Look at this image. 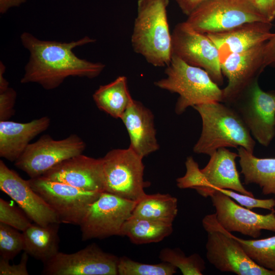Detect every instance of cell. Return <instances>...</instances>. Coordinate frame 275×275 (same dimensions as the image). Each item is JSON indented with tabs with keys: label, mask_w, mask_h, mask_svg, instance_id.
<instances>
[{
	"label": "cell",
	"mask_w": 275,
	"mask_h": 275,
	"mask_svg": "<svg viewBox=\"0 0 275 275\" xmlns=\"http://www.w3.org/2000/svg\"><path fill=\"white\" fill-rule=\"evenodd\" d=\"M41 176L86 191L105 190L102 158L79 154L61 162Z\"/></svg>",
	"instance_id": "e0dca14e"
},
{
	"label": "cell",
	"mask_w": 275,
	"mask_h": 275,
	"mask_svg": "<svg viewBox=\"0 0 275 275\" xmlns=\"http://www.w3.org/2000/svg\"><path fill=\"white\" fill-rule=\"evenodd\" d=\"M202 223L207 233L206 258L217 270L237 275H275L249 257L232 234L219 225L214 213L205 216Z\"/></svg>",
	"instance_id": "5b68a950"
},
{
	"label": "cell",
	"mask_w": 275,
	"mask_h": 275,
	"mask_svg": "<svg viewBox=\"0 0 275 275\" xmlns=\"http://www.w3.org/2000/svg\"><path fill=\"white\" fill-rule=\"evenodd\" d=\"M159 258L179 269L183 275H202L205 269V262L199 254L187 256L179 248H164L160 251Z\"/></svg>",
	"instance_id": "83f0119b"
},
{
	"label": "cell",
	"mask_w": 275,
	"mask_h": 275,
	"mask_svg": "<svg viewBox=\"0 0 275 275\" xmlns=\"http://www.w3.org/2000/svg\"><path fill=\"white\" fill-rule=\"evenodd\" d=\"M177 269L168 262L146 264L122 256L119 259L118 275H172L176 272Z\"/></svg>",
	"instance_id": "f1b7e54d"
},
{
	"label": "cell",
	"mask_w": 275,
	"mask_h": 275,
	"mask_svg": "<svg viewBox=\"0 0 275 275\" xmlns=\"http://www.w3.org/2000/svg\"><path fill=\"white\" fill-rule=\"evenodd\" d=\"M173 224L131 215L124 223L120 236H126L133 244L158 242L170 236Z\"/></svg>",
	"instance_id": "d4e9b609"
},
{
	"label": "cell",
	"mask_w": 275,
	"mask_h": 275,
	"mask_svg": "<svg viewBox=\"0 0 275 275\" xmlns=\"http://www.w3.org/2000/svg\"><path fill=\"white\" fill-rule=\"evenodd\" d=\"M119 257L93 243L73 253L58 252L44 263L46 275H118Z\"/></svg>",
	"instance_id": "4fadbf2b"
},
{
	"label": "cell",
	"mask_w": 275,
	"mask_h": 275,
	"mask_svg": "<svg viewBox=\"0 0 275 275\" xmlns=\"http://www.w3.org/2000/svg\"><path fill=\"white\" fill-rule=\"evenodd\" d=\"M273 212L275 213V210H272Z\"/></svg>",
	"instance_id": "ab89813d"
},
{
	"label": "cell",
	"mask_w": 275,
	"mask_h": 275,
	"mask_svg": "<svg viewBox=\"0 0 275 275\" xmlns=\"http://www.w3.org/2000/svg\"><path fill=\"white\" fill-rule=\"evenodd\" d=\"M172 55L187 64L205 70L218 85L223 84L218 50L206 34L198 32L184 21L172 33Z\"/></svg>",
	"instance_id": "7c38bea8"
},
{
	"label": "cell",
	"mask_w": 275,
	"mask_h": 275,
	"mask_svg": "<svg viewBox=\"0 0 275 275\" xmlns=\"http://www.w3.org/2000/svg\"><path fill=\"white\" fill-rule=\"evenodd\" d=\"M120 119L130 138L129 147L137 154L143 158L158 150L154 115L149 108L133 99Z\"/></svg>",
	"instance_id": "ffe728a7"
},
{
	"label": "cell",
	"mask_w": 275,
	"mask_h": 275,
	"mask_svg": "<svg viewBox=\"0 0 275 275\" xmlns=\"http://www.w3.org/2000/svg\"><path fill=\"white\" fill-rule=\"evenodd\" d=\"M205 1V0H176L182 12L187 16Z\"/></svg>",
	"instance_id": "8d00e7d4"
},
{
	"label": "cell",
	"mask_w": 275,
	"mask_h": 275,
	"mask_svg": "<svg viewBox=\"0 0 275 275\" xmlns=\"http://www.w3.org/2000/svg\"><path fill=\"white\" fill-rule=\"evenodd\" d=\"M102 159L104 191L136 202L146 194L150 183L144 180L143 158L130 148L112 149Z\"/></svg>",
	"instance_id": "52a82bcc"
},
{
	"label": "cell",
	"mask_w": 275,
	"mask_h": 275,
	"mask_svg": "<svg viewBox=\"0 0 275 275\" xmlns=\"http://www.w3.org/2000/svg\"><path fill=\"white\" fill-rule=\"evenodd\" d=\"M226 104L237 112L254 139L269 146L275 136V91H264L256 79Z\"/></svg>",
	"instance_id": "ba28073f"
},
{
	"label": "cell",
	"mask_w": 275,
	"mask_h": 275,
	"mask_svg": "<svg viewBox=\"0 0 275 275\" xmlns=\"http://www.w3.org/2000/svg\"><path fill=\"white\" fill-rule=\"evenodd\" d=\"M6 70V67L3 63L0 64V93L7 90L9 87V82L4 77V73Z\"/></svg>",
	"instance_id": "f35d334b"
},
{
	"label": "cell",
	"mask_w": 275,
	"mask_h": 275,
	"mask_svg": "<svg viewBox=\"0 0 275 275\" xmlns=\"http://www.w3.org/2000/svg\"><path fill=\"white\" fill-rule=\"evenodd\" d=\"M29 255L25 251L17 264H10L9 261L0 258V275H28L27 263Z\"/></svg>",
	"instance_id": "836d02e7"
},
{
	"label": "cell",
	"mask_w": 275,
	"mask_h": 275,
	"mask_svg": "<svg viewBox=\"0 0 275 275\" xmlns=\"http://www.w3.org/2000/svg\"><path fill=\"white\" fill-rule=\"evenodd\" d=\"M185 175L176 179L177 186L181 189L193 188L201 187L203 182V174L198 163L192 156L187 157L185 162Z\"/></svg>",
	"instance_id": "1f68e13d"
},
{
	"label": "cell",
	"mask_w": 275,
	"mask_h": 275,
	"mask_svg": "<svg viewBox=\"0 0 275 275\" xmlns=\"http://www.w3.org/2000/svg\"><path fill=\"white\" fill-rule=\"evenodd\" d=\"M31 221L22 210L0 198V223L23 232L32 224Z\"/></svg>",
	"instance_id": "4dcf8cb0"
},
{
	"label": "cell",
	"mask_w": 275,
	"mask_h": 275,
	"mask_svg": "<svg viewBox=\"0 0 275 275\" xmlns=\"http://www.w3.org/2000/svg\"><path fill=\"white\" fill-rule=\"evenodd\" d=\"M136 203L101 192L89 206L80 223L82 240L120 236L124 223L132 215Z\"/></svg>",
	"instance_id": "9c48e42d"
},
{
	"label": "cell",
	"mask_w": 275,
	"mask_h": 275,
	"mask_svg": "<svg viewBox=\"0 0 275 275\" xmlns=\"http://www.w3.org/2000/svg\"><path fill=\"white\" fill-rule=\"evenodd\" d=\"M26 0H0V12H6L10 8L20 6Z\"/></svg>",
	"instance_id": "74e56055"
},
{
	"label": "cell",
	"mask_w": 275,
	"mask_h": 275,
	"mask_svg": "<svg viewBox=\"0 0 275 275\" xmlns=\"http://www.w3.org/2000/svg\"><path fill=\"white\" fill-rule=\"evenodd\" d=\"M209 197L217 222L227 231L238 232L254 239L261 235L262 230L275 232L273 211L266 215L257 213L217 190H213Z\"/></svg>",
	"instance_id": "5bb4252c"
},
{
	"label": "cell",
	"mask_w": 275,
	"mask_h": 275,
	"mask_svg": "<svg viewBox=\"0 0 275 275\" xmlns=\"http://www.w3.org/2000/svg\"><path fill=\"white\" fill-rule=\"evenodd\" d=\"M86 147L85 142L76 134H71L60 140L44 134L28 145L14 165L30 178H35L42 176L61 162L82 154Z\"/></svg>",
	"instance_id": "30bf717a"
},
{
	"label": "cell",
	"mask_w": 275,
	"mask_h": 275,
	"mask_svg": "<svg viewBox=\"0 0 275 275\" xmlns=\"http://www.w3.org/2000/svg\"><path fill=\"white\" fill-rule=\"evenodd\" d=\"M265 43L243 52L232 53L221 62L223 75L228 79L223 89V102L228 104L235 99L258 79L265 68Z\"/></svg>",
	"instance_id": "2e32d148"
},
{
	"label": "cell",
	"mask_w": 275,
	"mask_h": 275,
	"mask_svg": "<svg viewBox=\"0 0 275 275\" xmlns=\"http://www.w3.org/2000/svg\"><path fill=\"white\" fill-rule=\"evenodd\" d=\"M202 123L200 136L193 151L209 156L221 148L242 147L254 153L256 142L240 116L230 105L211 102L193 107Z\"/></svg>",
	"instance_id": "7a4b0ae2"
},
{
	"label": "cell",
	"mask_w": 275,
	"mask_h": 275,
	"mask_svg": "<svg viewBox=\"0 0 275 275\" xmlns=\"http://www.w3.org/2000/svg\"><path fill=\"white\" fill-rule=\"evenodd\" d=\"M169 0H138L131 43L134 52L150 64L167 67L172 57L167 17Z\"/></svg>",
	"instance_id": "3957f363"
},
{
	"label": "cell",
	"mask_w": 275,
	"mask_h": 275,
	"mask_svg": "<svg viewBox=\"0 0 275 275\" xmlns=\"http://www.w3.org/2000/svg\"><path fill=\"white\" fill-rule=\"evenodd\" d=\"M164 73L166 77L155 81L154 85L179 95L175 108L177 114L183 113L190 106L211 102H223V89L204 69L190 65L172 55Z\"/></svg>",
	"instance_id": "277c9868"
},
{
	"label": "cell",
	"mask_w": 275,
	"mask_h": 275,
	"mask_svg": "<svg viewBox=\"0 0 275 275\" xmlns=\"http://www.w3.org/2000/svg\"><path fill=\"white\" fill-rule=\"evenodd\" d=\"M238 154L244 183L257 184L264 195L275 196V158L256 157L242 147Z\"/></svg>",
	"instance_id": "7402d4cb"
},
{
	"label": "cell",
	"mask_w": 275,
	"mask_h": 275,
	"mask_svg": "<svg viewBox=\"0 0 275 275\" xmlns=\"http://www.w3.org/2000/svg\"><path fill=\"white\" fill-rule=\"evenodd\" d=\"M50 124L47 116L26 123L0 121V156L15 162L24 152L30 142L46 130Z\"/></svg>",
	"instance_id": "44dd1931"
},
{
	"label": "cell",
	"mask_w": 275,
	"mask_h": 275,
	"mask_svg": "<svg viewBox=\"0 0 275 275\" xmlns=\"http://www.w3.org/2000/svg\"><path fill=\"white\" fill-rule=\"evenodd\" d=\"M232 236L254 262L275 272V235L259 239H243Z\"/></svg>",
	"instance_id": "4316f807"
},
{
	"label": "cell",
	"mask_w": 275,
	"mask_h": 275,
	"mask_svg": "<svg viewBox=\"0 0 275 275\" xmlns=\"http://www.w3.org/2000/svg\"><path fill=\"white\" fill-rule=\"evenodd\" d=\"M98 108L114 118H121L133 99L127 87V79L119 76L111 82L100 86L93 94Z\"/></svg>",
	"instance_id": "cb8c5ba5"
},
{
	"label": "cell",
	"mask_w": 275,
	"mask_h": 275,
	"mask_svg": "<svg viewBox=\"0 0 275 275\" xmlns=\"http://www.w3.org/2000/svg\"><path fill=\"white\" fill-rule=\"evenodd\" d=\"M253 3L264 19L271 23L275 18V0H253Z\"/></svg>",
	"instance_id": "e575fe53"
},
{
	"label": "cell",
	"mask_w": 275,
	"mask_h": 275,
	"mask_svg": "<svg viewBox=\"0 0 275 275\" xmlns=\"http://www.w3.org/2000/svg\"><path fill=\"white\" fill-rule=\"evenodd\" d=\"M60 224H32L22 232L25 243L24 251L43 263L52 258L59 252Z\"/></svg>",
	"instance_id": "603a6c76"
},
{
	"label": "cell",
	"mask_w": 275,
	"mask_h": 275,
	"mask_svg": "<svg viewBox=\"0 0 275 275\" xmlns=\"http://www.w3.org/2000/svg\"><path fill=\"white\" fill-rule=\"evenodd\" d=\"M271 23L254 21L207 36L217 47L221 62L232 53L243 52L268 41L274 34Z\"/></svg>",
	"instance_id": "d6986e66"
},
{
	"label": "cell",
	"mask_w": 275,
	"mask_h": 275,
	"mask_svg": "<svg viewBox=\"0 0 275 275\" xmlns=\"http://www.w3.org/2000/svg\"><path fill=\"white\" fill-rule=\"evenodd\" d=\"M28 181L33 189L55 211L61 223L79 226L89 206L101 193L82 190L42 176Z\"/></svg>",
	"instance_id": "8fae6325"
},
{
	"label": "cell",
	"mask_w": 275,
	"mask_h": 275,
	"mask_svg": "<svg viewBox=\"0 0 275 275\" xmlns=\"http://www.w3.org/2000/svg\"><path fill=\"white\" fill-rule=\"evenodd\" d=\"M254 21L267 22L253 0H205L185 21L194 30L205 34L227 31Z\"/></svg>",
	"instance_id": "8992f818"
},
{
	"label": "cell",
	"mask_w": 275,
	"mask_h": 275,
	"mask_svg": "<svg viewBox=\"0 0 275 275\" xmlns=\"http://www.w3.org/2000/svg\"><path fill=\"white\" fill-rule=\"evenodd\" d=\"M6 224L0 223L1 258L13 260L25 247L23 233Z\"/></svg>",
	"instance_id": "f546056e"
},
{
	"label": "cell",
	"mask_w": 275,
	"mask_h": 275,
	"mask_svg": "<svg viewBox=\"0 0 275 275\" xmlns=\"http://www.w3.org/2000/svg\"><path fill=\"white\" fill-rule=\"evenodd\" d=\"M20 38L30 53L21 84L36 82L46 90H52L69 76L95 78L105 67L102 63L80 59L73 52L77 46L96 41L88 36L69 43L40 40L27 32Z\"/></svg>",
	"instance_id": "6da1fadb"
},
{
	"label": "cell",
	"mask_w": 275,
	"mask_h": 275,
	"mask_svg": "<svg viewBox=\"0 0 275 275\" xmlns=\"http://www.w3.org/2000/svg\"><path fill=\"white\" fill-rule=\"evenodd\" d=\"M264 65L275 67V33L265 42L264 48Z\"/></svg>",
	"instance_id": "d590c367"
},
{
	"label": "cell",
	"mask_w": 275,
	"mask_h": 275,
	"mask_svg": "<svg viewBox=\"0 0 275 275\" xmlns=\"http://www.w3.org/2000/svg\"><path fill=\"white\" fill-rule=\"evenodd\" d=\"M237 157L238 153L227 148L217 149L210 156L207 165L201 169L203 183L201 187L195 189L197 192L202 197H208L214 190L227 189L254 197L240 181L235 161Z\"/></svg>",
	"instance_id": "ac0fdd59"
},
{
	"label": "cell",
	"mask_w": 275,
	"mask_h": 275,
	"mask_svg": "<svg viewBox=\"0 0 275 275\" xmlns=\"http://www.w3.org/2000/svg\"><path fill=\"white\" fill-rule=\"evenodd\" d=\"M178 213L177 199L166 194H146L136 203L133 216L172 224Z\"/></svg>",
	"instance_id": "484cf974"
},
{
	"label": "cell",
	"mask_w": 275,
	"mask_h": 275,
	"mask_svg": "<svg viewBox=\"0 0 275 275\" xmlns=\"http://www.w3.org/2000/svg\"><path fill=\"white\" fill-rule=\"evenodd\" d=\"M0 189L19 206L34 223L47 226L61 222L55 211L31 187L28 180L0 160Z\"/></svg>",
	"instance_id": "9a60e30c"
},
{
	"label": "cell",
	"mask_w": 275,
	"mask_h": 275,
	"mask_svg": "<svg viewBox=\"0 0 275 275\" xmlns=\"http://www.w3.org/2000/svg\"><path fill=\"white\" fill-rule=\"evenodd\" d=\"M16 92L11 88H8L0 93V121H7L14 114V106Z\"/></svg>",
	"instance_id": "d6a6232c"
}]
</instances>
